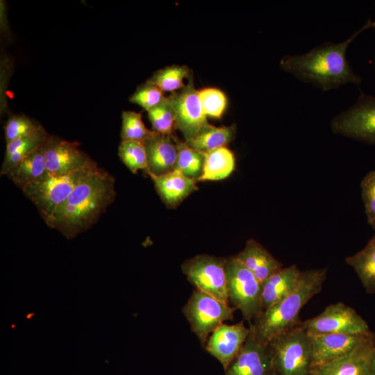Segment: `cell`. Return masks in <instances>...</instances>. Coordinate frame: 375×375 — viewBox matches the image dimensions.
<instances>
[{
	"label": "cell",
	"mask_w": 375,
	"mask_h": 375,
	"mask_svg": "<svg viewBox=\"0 0 375 375\" xmlns=\"http://www.w3.org/2000/svg\"><path fill=\"white\" fill-rule=\"evenodd\" d=\"M116 197L115 180L99 166L77 183L46 224L72 239L94 225Z\"/></svg>",
	"instance_id": "6da1fadb"
},
{
	"label": "cell",
	"mask_w": 375,
	"mask_h": 375,
	"mask_svg": "<svg viewBox=\"0 0 375 375\" xmlns=\"http://www.w3.org/2000/svg\"><path fill=\"white\" fill-rule=\"evenodd\" d=\"M235 166L233 153L226 147L205 153L203 174L199 181H219L228 177Z\"/></svg>",
	"instance_id": "d4e9b609"
},
{
	"label": "cell",
	"mask_w": 375,
	"mask_h": 375,
	"mask_svg": "<svg viewBox=\"0 0 375 375\" xmlns=\"http://www.w3.org/2000/svg\"><path fill=\"white\" fill-rule=\"evenodd\" d=\"M147 113L152 131L161 135H173L176 128V116L169 97H165L158 106Z\"/></svg>",
	"instance_id": "83f0119b"
},
{
	"label": "cell",
	"mask_w": 375,
	"mask_h": 375,
	"mask_svg": "<svg viewBox=\"0 0 375 375\" xmlns=\"http://www.w3.org/2000/svg\"><path fill=\"white\" fill-rule=\"evenodd\" d=\"M97 166L67 174H47L22 191L35 206L46 223L67 200L82 177Z\"/></svg>",
	"instance_id": "8992f818"
},
{
	"label": "cell",
	"mask_w": 375,
	"mask_h": 375,
	"mask_svg": "<svg viewBox=\"0 0 375 375\" xmlns=\"http://www.w3.org/2000/svg\"><path fill=\"white\" fill-rule=\"evenodd\" d=\"M118 155L128 168L136 174L138 170H147V156L143 142L132 140H121L118 148Z\"/></svg>",
	"instance_id": "f1b7e54d"
},
{
	"label": "cell",
	"mask_w": 375,
	"mask_h": 375,
	"mask_svg": "<svg viewBox=\"0 0 375 375\" xmlns=\"http://www.w3.org/2000/svg\"><path fill=\"white\" fill-rule=\"evenodd\" d=\"M226 258L200 254L186 260L183 273L197 290L229 304L226 288Z\"/></svg>",
	"instance_id": "ba28073f"
},
{
	"label": "cell",
	"mask_w": 375,
	"mask_h": 375,
	"mask_svg": "<svg viewBox=\"0 0 375 375\" xmlns=\"http://www.w3.org/2000/svg\"><path fill=\"white\" fill-rule=\"evenodd\" d=\"M370 375H375V347L372 351L370 360Z\"/></svg>",
	"instance_id": "e575fe53"
},
{
	"label": "cell",
	"mask_w": 375,
	"mask_h": 375,
	"mask_svg": "<svg viewBox=\"0 0 375 375\" xmlns=\"http://www.w3.org/2000/svg\"><path fill=\"white\" fill-rule=\"evenodd\" d=\"M326 274V267L301 271L294 288L250 322L249 328L256 339L269 344L277 337L300 326L301 309L321 292Z\"/></svg>",
	"instance_id": "3957f363"
},
{
	"label": "cell",
	"mask_w": 375,
	"mask_h": 375,
	"mask_svg": "<svg viewBox=\"0 0 375 375\" xmlns=\"http://www.w3.org/2000/svg\"><path fill=\"white\" fill-rule=\"evenodd\" d=\"M148 168V176H159L175 169L178 149L174 136L153 132L144 142Z\"/></svg>",
	"instance_id": "2e32d148"
},
{
	"label": "cell",
	"mask_w": 375,
	"mask_h": 375,
	"mask_svg": "<svg viewBox=\"0 0 375 375\" xmlns=\"http://www.w3.org/2000/svg\"><path fill=\"white\" fill-rule=\"evenodd\" d=\"M374 68H375V58H374Z\"/></svg>",
	"instance_id": "8d00e7d4"
},
{
	"label": "cell",
	"mask_w": 375,
	"mask_h": 375,
	"mask_svg": "<svg viewBox=\"0 0 375 375\" xmlns=\"http://www.w3.org/2000/svg\"><path fill=\"white\" fill-rule=\"evenodd\" d=\"M174 140L178 149L175 169L194 181H199L203 174L205 153L192 149L175 137Z\"/></svg>",
	"instance_id": "484cf974"
},
{
	"label": "cell",
	"mask_w": 375,
	"mask_h": 375,
	"mask_svg": "<svg viewBox=\"0 0 375 375\" xmlns=\"http://www.w3.org/2000/svg\"><path fill=\"white\" fill-rule=\"evenodd\" d=\"M235 310L230 304L194 289L183 308V312L192 331L205 346L215 329L226 321L233 319Z\"/></svg>",
	"instance_id": "52a82bcc"
},
{
	"label": "cell",
	"mask_w": 375,
	"mask_h": 375,
	"mask_svg": "<svg viewBox=\"0 0 375 375\" xmlns=\"http://www.w3.org/2000/svg\"><path fill=\"white\" fill-rule=\"evenodd\" d=\"M236 135V126L216 127L209 123L203 126L192 138L185 141L193 149L206 153L226 147Z\"/></svg>",
	"instance_id": "7402d4cb"
},
{
	"label": "cell",
	"mask_w": 375,
	"mask_h": 375,
	"mask_svg": "<svg viewBox=\"0 0 375 375\" xmlns=\"http://www.w3.org/2000/svg\"><path fill=\"white\" fill-rule=\"evenodd\" d=\"M375 340L351 353L326 365L313 368L311 375H370V360Z\"/></svg>",
	"instance_id": "e0dca14e"
},
{
	"label": "cell",
	"mask_w": 375,
	"mask_h": 375,
	"mask_svg": "<svg viewBox=\"0 0 375 375\" xmlns=\"http://www.w3.org/2000/svg\"><path fill=\"white\" fill-rule=\"evenodd\" d=\"M43 127L25 115L10 117L5 126L6 144L19 138L30 135Z\"/></svg>",
	"instance_id": "1f68e13d"
},
{
	"label": "cell",
	"mask_w": 375,
	"mask_h": 375,
	"mask_svg": "<svg viewBox=\"0 0 375 375\" xmlns=\"http://www.w3.org/2000/svg\"><path fill=\"white\" fill-rule=\"evenodd\" d=\"M368 294H375V235L355 254L345 258Z\"/></svg>",
	"instance_id": "603a6c76"
},
{
	"label": "cell",
	"mask_w": 375,
	"mask_h": 375,
	"mask_svg": "<svg viewBox=\"0 0 375 375\" xmlns=\"http://www.w3.org/2000/svg\"><path fill=\"white\" fill-rule=\"evenodd\" d=\"M203 110L206 117L219 119L227 105V98L220 90L206 88L198 90Z\"/></svg>",
	"instance_id": "4dcf8cb0"
},
{
	"label": "cell",
	"mask_w": 375,
	"mask_h": 375,
	"mask_svg": "<svg viewBox=\"0 0 375 375\" xmlns=\"http://www.w3.org/2000/svg\"><path fill=\"white\" fill-rule=\"evenodd\" d=\"M269 344L276 375H311V339L301 325L277 337Z\"/></svg>",
	"instance_id": "277c9868"
},
{
	"label": "cell",
	"mask_w": 375,
	"mask_h": 375,
	"mask_svg": "<svg viewBox=\"0 0 375 375\" xmlns=\"http://www.w3.org/2000/svg\"><path fill=\"white\" fill-rule=\"evenodd\" d=\"M121 140L144 142L153 133L148 129L142 119L140 112L123 111L122 115Z\"/></svg>",
	"instance_id": "f546056e"
},
{
	"label": "cell",
	"mask_w": 375,
	"mask_h": 375,
	"mask_svg": "<svg viewBox=\"0 0 375 375\" xmlns=\"http://www.w3.org/2000/svg\"><path fill=\"white\" fill-rule=\"evenodd\" d=\"M273 355L269 344L259 342L251 332L224 375H273Z\"/></svg>",
	"instance_id": "5bb4252c"
},
{
	"label": "cell",
	"mask_w": 375,
	"mask_h": 375,
	"mask_svg": "<svg viewBox=\"0 0 375 375\" xmlns=\"http://www.w3.org/2000/svg\"><path fill=\"white\" fill-rule=\"evenodd\" d=\"M226 274L229 304L253 322L263 310L262 284L235 256L226 258Z\"/></svg>",
	"instance_id": "5b68a950"
},
{
	"label": "cell",
	"mask_w": 375,
	"mask_h": 375,
	"mask_svg": "<svg viewBox=\"0 0 375 375\" xmlns=\"http://www.w3.org/2000/svg\"><path fill=\"white\" fill-rule=\"evenodd\" d=\"M301 272L297 265H292L266 279L262 283V310H267L289 294L297 285Z\"/></svg>",
	"instance_id": "ffe728a7"
},
{
	"label": "cell",
	"mask_w": 375,
	"mask_h": 375,
	"mask_svg": "<svg viewBox=\"0 0 375 375\" xmlns=\"http://www.w3.org/2000/svg\"><path fill=\"white\" fill-rule=\"evenodd\" d=\"M48 134L44 128L26 137L19 138L6 144V153L2 163L1 175L7 173L19 162L33 151L41 147Z\"/></svg>",
	"instance_id": "cb8c5ba5"
},
{
	"label": "cell",
	"mask_w": 375,
	"mask_h": 375,
	"mask_svg": "<svg viewBox=\"0 0 375 375\" xmlns=\"http://www.w3.org/2000/svg\"><path fill=\"white\" fill-rule=\"evenodd\" d=\"M310 336L312 369L345 356L375 340V334L371 331L365 333H330Z\"/></svg>",
	"instance_id": "7c38bea8"
},
{
	"label": "cell",
	"mask_w": 375,
	"mask_h": 375,
	"mask_svg": "<svg viewBox=\"0 0 375 375\" xmlns=\"http://www.w3.org/2000/svg\"><path fill=\"white\" fill-rule=\"evenodd\" d=\"M369 19L346 40L339 43L326 42L310 51L297 55H285L281 61V69L296 78L317 87L323 91L353 83L358 85L362 78L356 74L347 59L349 45L362 31L373 28Z\"/></svg>",
	"instance_id": "7a4b0ae2"
},
{
	"label": "cell",
	"mask_w": 375,
	"mask_h": 375,
	"mask_svg": "<svg viewBox=\"0 0 375 375\" xmlns=\"http://www.w3.org/2000/svg\"><path fill=\"white\" fill-rule=\"evenodd\" d=\"M42 146L26 156L6 175L22 190L47 174Z\"/></svg>",
	"instance_id": "44dd1931"
},
{
	"label": "cell",
	"mask_w": 375,
	"mask_h": 375,
	"mask_svg": "<svg viewBox=\"0 0 375 375\" xmlns=\"http://www.w3.org/2000/svg\"><path fill=\"white\" fill-rule=\"evenodd\" d=\"M42 147L47 174H67L98 165L76 141L48 135Z\"/></svg>",
	"instance_id": "8fae6325"
},
{
	"label": "cell",
	"mask_w": 375,
	"mask_h": 375,
	"mask_svg": "<svg viewBox=\"0 0 375 375\" xmlns=\"http://www.w3.org/2000/svg\"><path fill=\"white\" fill-rule=\"evenodd\" d=\"M332 131L375 145V96L361 92L356 103L334 117Z\"/></svg>",
	"instance_id": "9c48e42d"
},
{
	"label": "cell",
	"mask_w": 375,
	"mask_h": 375,
	"mask_svg": "<svg viewBox=\"0 0 375 375\" xmlns=\"http://www.w3.org/2000/svg\"><path fill=\"white\" fill-rule=\"evenodd\" d=\"M360 188L367 222L375 230V170L364 176Z\"/></svg>",
	"instance_id": "836d02e7"
},
{
	"label": "cell",
	"mask_w": 375,
	"mask_h": 375,
	"mask_svg": "<svg viewBox=\"0 0 375 375\" xmlns=\"http://www.w3.org/2000/svg\"><path fill=\"white\" fill-rule=\"evenodd\" d=\"M150 177L161 200L168 208H176L198 189L195 181L176 169L162 176Z\"/></svg>",
	"instance_id": "d6986e66"
},
{
	"label": "cell",
	"mask_w": 375,
	"mask_h": 375,
	"mask_svg": "<svg viewBox=\"0 0 375 375\" xmlns=\"http://www.w3.org/2000/svg\"><path fill=\"white\" fill-rule=\"evenodd\" d=\"M191 76L190 70L186 65H172L160 69L149 79L163 92H175L185 85L184 79Z\"/></svg>",
	"instance_id": "4316f807"
},
{
	"label": "cell",
	"mask_w": 375,
	"mask_h": 375,
	"mask_svg": "<svg viewBox=\"0 0 375 375\" xmlns=\"http://www.w3.org/2000/svg\"><path fill=\"white\" fill-rule=\"evenodd\" d=\"M164 92L155 84L147 80L140 85L130 97L129 101L138 104L147 112L158 106L164 99Z\"/></svg>",
	"instance_id": "d6a6232c"
},
{
	"label": "cell",
	"mask_w": 375,
	"mask_h": 375,
	"mask_svg": "<svg viewBox=\"0 0 375 375\" xmlns=\"http://www.w3.org/2000/svg\"><path fill=\"white\" fill-rule=\"evenodd\" d=\"M235 256L253 273L261 284L283 268L278 260L253 239L247 241L244 249Z\"/></svg>",
	"instance_id": "ac0fdd59"
},
{
	"label": "cell",
	"mask_w": 375,
	"mask_h": 375,
	"mask_svg": "<svg viewBox=\"0 0 375 375\" xmlns=\"http://www.w3.org/2000/svg\"><path fill=\"white\" fill-rule=\"evenodd\" d=\"M169 97L175 112L176 128L182 133L185 141L208 124L192 77L182 89Z\"/></svg>",
	"instance_id": "4fadbf2b"
},
{
	"label": "cell",
	"mask_w": 375,
	"mask_h": 375,
	"mask_svg": "<svg viewBox=\"0 0 375 375\" xmlns=\"http://www.w3.org/2000/svg\"><path fill=\"white\" fill-rule=\"evenodd\" d=\"M273 375H276V374H275V373H274V374H273Z\"/></svg>",
	"instance_id": "74e56055"
},
{
	"label": "cell",
	"mask_w": 375,
	"mask_h": 375,
	"mask_svg": "<svg viewBox=\"0 0 375 375\" xmlns=\"http://www.w3.org/2000/svg\"><path fill=\"white\" fill-rule=\"evenodd\" d=\"M249 333L250 328L243 322L234 324L224 323L212 333L204 347L225 370L241 351Z\"/></svg>",
	"instance_id": "9a60e30c"
},
{
	"label": "cell",
	"mask_w": 375,
	"mask_h": 375,
	"mask_svg": "<svg viewBox=\"0 0 375 375\" xmlns=\"http://www.w3.org/2000/svg\"><path fill=\"white\" fill-rule=\"evenodd\" d=\"M301 326L310 335L370 331L367 322L353 308L342 302L326 306L319 315L302 321Z\"/></svg>",
	"instance_id": "30bf717a"
},
{
	"label": "cell",
	"mask_w": 375,
	"mask_h": 375,
	"mask_svg": "<svg viewBox=\"0 0 375 375\" xmlns=\"http://www.w3.org/2000/svg\"><path fill=\"white\" fill-rule=\"evenodd\" d=\"M373 28H374V30H375V22H374V24H373Z\"/></svg>",
	"instance_id": "d590c367"
}]
</instances>
